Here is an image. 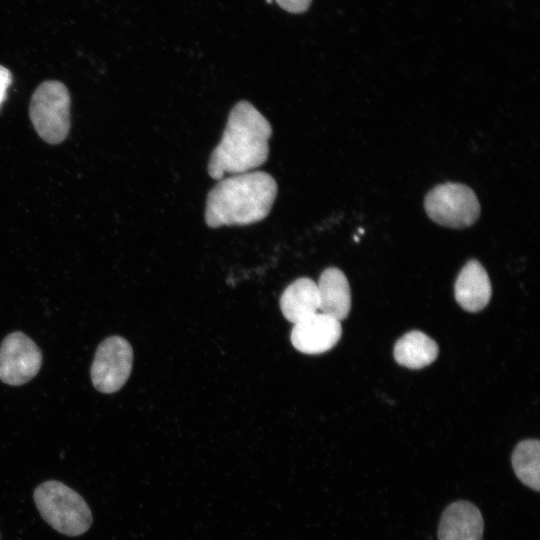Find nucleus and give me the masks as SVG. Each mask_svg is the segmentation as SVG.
Segmentation results:
<instances>
[{"label": "nucleus", "mask_w": 540, "mask_h": 540, "mask_svg": "<svg viewBox=\"0 0 540 540\" xmlns=\"http://www.w3.org/2000/svg\"><path fill=\"white\" fill-rule=\"evenodd\" d=\"M42 365V352L23 332L8 334L0 345V379L20 386L34 378Z\"/></svg>", "instance_id": "obj_7"}, {"label": "nucleus", "mask_w": 540, "mask_h": 540, "mask_svg": "<svg viewBox=\"0 0 540 540\" xmlns=\"http://www.w3.org/2000/svg\"><path fill=\"white\" fill-rule=\"evenodd\" d=\"M436 342L421 331H410L398 339L394 346L396 362L410 369L430 365L438 356Z\"/></svg>", "instance_id": "obj_13"}, {"label": "nucleus", "mask_w": 540, "mask_h": 540, "mask_svg": "<svg viewBox=\"0 0 540 540\" xmlns=\"http://www.w3.org/2000/svg\"><path fill=\"white\" fill-rule=\"evenodd\" d=\"M272 127L248 101L231 109L218 145L211 153L208 173L220 180L225 176L254 171L269 155Z\"/></svg>", "instance_id": "obj_1"}, {"label": "nucleus", "mask_w": 540, "mask_h": 540, "mask_svg": "<svg viewBox=\"0 0 540 540\" xmlns=\"http://www.w3.org/2000/svg\"><path fill=\"white\" fill-rule=\"evenodd\" d=\"M484 522L480 510L471 502L458 500L441 515L439 540H482Z\"/></svg>", "instance_id": "obj_9"}, {"label": "nucleus", "mask_w": 540, "mask_h": 540, "mask_svg": "<svg viewBox=\"0 0 540 540\" xmlns=\"http://www.w3.org/2000/svg\"><path fill=\"white\" fill-rule=\"evenodd\" d=\"M280 7L291 13L305 12L312 0H275Z\"/></svg>", "instance_id": "obj_15"}, {"label": "nucleus", "mask_w": 540, "mask_h": 540, "mask_svg": "<svg viewBox=\"0 0 540 540\" xmlns=\"http://www.w3.org/2000/svg\"><path fill=\"white\" fill-rule=\"evenodd\" d=\"M276 195L277 183L264 171L225 176L207 195L206 224L218 228L259 222L269 214Z\"/></svg>", "instance_id": "obj_2"}, {"label": "nucleus", "mask_w": 540, "mask_h": 540, "mask_svg": "<svg viewBox=\"0 0 540 540\" xmlns=\"http://www.w3.org/2000/svg\"><path fill=\"white\" fill-rule=\"evenodd\" d=\"M34 501L42 518L62 534L78 536L91 526L92 514L85 500L59 481L40 484L34 491Z\"/></svg>", "instance_id": "obj_3"}, {"label": "nucleus", "mask_w": 540, "mask_h": 540, "mask_svg": "<svg viewBox=\"0 0 540 540\" xmlns=\"http://www.w3.org/2000/svg\"><path fill=\"white\" fill-rule=\"evenodd\" d=\"M280 309L283 316L295 324L319 310L317 283L302 277L292 282L282 293Z\"/></svg>", "instance_id": "obj_12"}, {"label": "nucleus", "mask_w": 540, "mask_h": 540, "mask_svg": "<svg viewBox=\"0 0 540 540\" xmlns=\"http://www.w3.org/2000/svg\"><path fill=\"white\" fill-rule=\"evenodd\" d=\"M340 321L324 313H315L294 324L291 343L305 354H321L332 349L340 340Z\"/></svg>", "instance_id": "obj_8"}, {"label": "nucleus", "mask_w": 540, "mask_h": 540, "mask_svg": "<svg viewBox=\"0 0 540 540\" xmlns=\"http://www.w3.org/2000/svg\"><path fill=\"white\" fill-rule=\"evenodd\" d=\"M319 310L338 321L345 319L351 308V291L345 274L338 268L325 269L317 283Z\"/></svg>", "instance_id": "obj_11"}, {"label": "nucleus", "mask_w": 540, "mask_h": 540, "mask_svg": "<svg viewBox=\"0 0 540 540\" xmlns=\"http://www.w3.org/2000/svg\"><path fill=\"white\" fill-rule=\"evenodd\" d=\"M133 363V349L121 336H110L97 347L91 365L93 386L101 393L120 390L128 380Z\"/></svg>", "instance_id": "obj_6"}, {"label": "nucleus", "mask_w": 540, "mask_h": 540, "mask_svg": "<svg viewBox=\"0 0 540 540\" xmlns=\"http://www.w3.org/2000/svg\"><path fill=\"white\" fill-rule=\"evenodd\" d=\"M540 442L537 439L520 441L511 455V463L516 477L527 487L538 492Z\"/></svg>", "instance_id": "obj_14"}, {"label": "nucleus", "mask_w": 540, "mask_h": 540, "mask_svg": "<svg viewBox=\"0 0 540 540\" xmlns=\"http://www.w3.org/2000/svg\"><path fill=\"white\" fill-rule=\"evenodd\" d=\"M424 207L434 222L450 228L468 227L480 215L476 194L470 187L460 183L437 185L426 195Z\"/></svg>", "instance_id": "obj_5"}, {"label": "nucleus", "mask_w": 540, "mask_h": 540, "mask_svg": "<svg viewBox=\"0 0 540 540\" xmlns=\"http://www.w3.org/2000/svg\"><path fill=\"white\" fill-rule=\"evenodd\" d=\"M11 83V72L4 66L0 65V108L6 99L7 89L11 85Z\"/></svg>", "instance_id": "obj_16"}, {"label": "nucleus", "mask_w": 540, "mask_h": 540, "mask_svg": "<svg viewBox=\"0 0 540 540\" xmlns=\"http://www.w3.org/2000/svg\"><path fill=\"white\" fill-rule=\"evenodd\" d=\"M491 293V283L484 267L477 260L468 261L455 281L457 303L468 312H478L488 304Z\"/></svg>", "instance_id": "obj_10"}, {"label": "nucleus", "mask_w": 540, "mask_h": 540, "mask_svg": "<svg viewBox=\"0 0 540 540\" xmlns=\"http://www.w3.org/2000/svg\"><path fill=\"white\" fill-rule=\"evenodd\" d=\"M30 119L39 136L50 144L62 142L70 128V96L59 81H45L30 102Z\"/></svg>", "instance_id": "obj_4"}]
</instances>
